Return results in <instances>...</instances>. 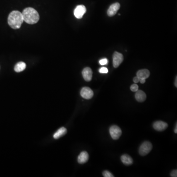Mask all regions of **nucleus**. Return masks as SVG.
Segmentation results:
<instances>
[{"instance_id": "1", "label": "nucleus", "mask_w": 177, "mask_h": 177, "mask_svg": "<svg viewBox=\"0 0 177 177\" xmlns=\"http://www.w3.org/2000/svg\"><path fill=\"white\" fill-rule=\"evenodd\" d=\"M23 17L22 13L17 10H14L8 15V25L13 29H18L21 27V25L23 22Z\"/></svg>"}, {"instance_id": "2", "label": "nucleus", "mask_w": 177, "mask_h": 177, "mask_svg": "<svg viewBox=\"0 0 177 177\" xmlns=\"http://www.w3.org/2000/svg\"><path fill=\"white\" fill-rule=\"evenodd\" d=\"M24 21L29 24H34L39 19V15L36 10L32 7H27L22 13Z\"/></svg>"}, {"instance_id": "3", "label": "nucleus", "mask_w": 177, "mask_h": 177, "mask_svg": "<svg viewBox=\"0 0 177 177\" xmlns=\"http://www.w3.org/2000/svg\"><path fill=\"white\" fill-rule=\"evenodd\" d=\"M152 144L149 141H145L140 146L139 152L142 156H145L149 153L152 149Z\"/></svg>"}, {"instance_id": "4", "label": "nucleus", "mask_w": 177, "mask_h": 177, "mask_svg": "<svg viewBox=\"0 0 177 177\" xmlns=\"http://www.w3.org/2000/svg\"><path fill=\"white\" fill-rule=\"evenodd\" d=\"M111 136L114 140H118L122 135V130L118 126L114 125L111 126L109 129Z\"/></svg>"}, {"instance_id": "5", "label": "nucleus", "mask_w": 177, "mask_h": 177, "mask_svg": "<svg viewBox=\"0 0 177 177\" xmlns=\"http://www.w3.org/2000/svg\"><path fill=\"white\" fill-rule=\"evenodd\" d=\"M123 60V54L118 52H114L113 56V64L114 68H117L119 67Z\"/></svg>"}, {"instance_id": "6", "label": "nucleus", "mask_w": 177, "mask_h": 177, "mask_svg": "<svg viewBox=\"0 0 177 177\" xmlns=\"http://www.w3.org/2000/svg\"><path fill=\"white\" fill-rule=\"evenodd\" d=\"M80 94L83 98L86 100H90L94 96V92L91 89L85 87L82 89Z\"/></svg>"}, {"instance_id": "7", "label": "nucleus", "mask_w": 177, "mask_h": 177, "mask_svg": "<svg viewBox=\"0 0 177 177\" xmlns=\"http://www.w3.org/2000/svg\"><path fill=\"white\" fill-rule=\"evenodd\" d=\"M86 12V7L84 5H79L75 8L74 14L76 18L81 19Z\"/></svg>"}, {"instance_id": "8", "label": "nucleus", "mask_w": 177, "mask_h": 177, "mask_svg": "<svg viewBox=\"0 0 177 177\" xmlns=\"http://www.w3.org/2000/svg\"><path fill=\"white\" fill-rule=\"evenodd\" d=\"M168 127L167 123L163 121H156L154 123L153 127L155 130L159 132H162L165 130Z\"/></svg>"}, {"instance_id": "9", "label": "nucleus", "mask_w": 177, "mask_h": 177, "mask_svg": "<svg viewBox=\"0 0 177 177\" xmlns=\"http://www.w3.org/2000/svg\"><path fill=\"white\" fill-rule=\"evenodd\" d=\"M120 8V4L118 3H114L110 6L107 10V14L110 17H112L116 14L118 10Z\"/></svg>"}, {"instance_id": "10", "label": "nucleus", "mask_w": 177, "mask_h": 177, "mask_svg": "<svg viewBox=\"0 0 177 177\" xmlns=\"http://www.w3.org/2000/svg\"><path fill=\"white\" fill-rule=\"evenodd\" d=\"M82 74L85 80L87 82L91 80L93 77V71H91V68L89 67L85 68L82 71Z\"/></svg>"}, {"instance_id": "11", "label": "nucleus", "mask_w": 177, "mask_h": 177, "mask_svg": "<svg viewBox=\"0 0 177 177\" xmlns=\"http://www.w3.org/2000/svg\"><path fill=\"white\" fill-rule=\"evenodd\" d=\"M135 97L137 101L139 103H142L145 101L147 96L144 91L141 90H138L137 91H136Z\"/></svg>"}, {"instance_id": "12", "label": "nucleus", "mask_w": 177, "mask_h": 177, "mask_svg": "<svg viewBox=\"0 0 177 177\" xmlns=\"http://www.w3.org/2000/svg\"><path fill=\"white\" fill-rule=\"evenodd\" d=\"M89 156L88 152L86 151H83L81 152L78 157V162L80 164H84L87 162Z\"/></svg>"}, {"instance_id": "13", "label": "nucleus", "mask_w": 177, "mask_h": 177, "mask_svg": "<svg viewBox=\"0 0 177 177\" xmlns=\"http://www.w3.org/2000/svg\"><path fill=\"white\" fill-rule=\"evenodd\" d=\"M136 75L137 77L139 78V79H146L149 77L150 72L148 69H141L137 71Z\"/></svg>"}, {"instance_id": "14", "label": "nucleus", "mask_w": 177, "mask_h": 177, "mask_svg": "<svg viewBox=\"0 0 177 177\" xmlns=\"http://www.w3.org/2000/svg\"><path fill=\"white\" fill-rule=\"evenodd\" d=\"M66 132H67V129H65V127H61L54 133L53 137L55 139H58L60 137H62V136L65 135Z\"/></svg>"}, {"instance_id": "15", "label": "nucleus", "mask_w": 177, "mask_h": 177, "mask_svg": "<svg viewBox=\"0 0 177 177\" xmlns=\"http://www.w3.org/2000/svg\"><path fill=\"white\" fill-rule=\"evenodd\" d=\"M120 159L122 162L126 165H130L133 163L132 158L128 155H123L120 158Z\"/></svg>"}, {"instance_id": "16", "label": "nucleus", "mask_w": 177, "mask_h": 177, "mask_svg": "<svg viewBox=\"0 0 177 177\" xmlns=\"http://www.w3.org/2000/svg\"><path fill=\"white\" fill-rule=\"evenodd\" d=\"M26 68V65L25 62H20L17 63L14 66V71L15 72H20L23 71Z\"/></svg>"}, {"instance_id": "17", "label": "nucleus", "mask_w": 177, "mask_h": 177, "mask_svg": "<svg viewBox=\"0 0 177 177\" xmlns=\"http://www.w3.org/2000/svg\"><path fill=\"white\" fill-rule=\"evenodd\" d=\"M139 87L136 84H134L130 86V90L133 92H136L138 90Z\"/></svg>"}, {"instance_id": "18", "label": "nucleus", "mask_w": 177, "mask_h": 177, "mask_svg": "<svg viewBox=\"0 0 177 177\" xmlns=\"http://www.w3.org/2000/svg\"><path fill=\"white\" fill-rule=\"evenodd\" d=\"M103 176L104 177H114L113 175L108 171H104L103 172Z\"/></svg>"}, {"instance_id": "19", "label": "nucleus", "mask_w": 177, "mask_h": 177, "mask_svg": "<svg viewBox=\"0 0 177 177\" xmlns=\"http://www.w3.org/2000/svg\"><path fill=\"white\" fill-rule=\"evenodd\" d=\"M99 72L100 74H107L108 72V70L107 68L103 67L99 69Z\"/></svg>"}, {"instance_id": "20", "label": "nucleus", "mask_w": 177, "mask_h": 177, "mask_svg": "<svg viewBox=\"0 0 177 177\" xmlns=\"http://www.w3.org/2000/svg\"><path fill=\"white\" fill-rule=\"evenodd\" d=\"M99 62H100V65H106L108 64V59L106 58L100 60Z\"/></svg>"}, {"instance_id": "21", "label": "nucleus", "mask_w": 177, "mask_h": 177, "mask_svg": "<svg viewBox=\"0 0 177 177\" xmlns=\"http://www.w3.org/2000/svg\"><path fill=\"white\" fill-rule=\"evenodd\" d=\"M171 175V177H177V170H174L171 172V173L170 174Z\"/></svg>"}, {"instance_id": "22", "label": "nucleus", "mask_w": 177, "mask_h": 177, "mask_svg": "<svg viewBox=\"0 0 177 177\" xmlns=\"http://www.w3.org/2000/svg\"><path fill=\"white\" fill-rule=\"evenodd\" d=\"M133 82H134V83H138L139 81H140V79H139V78L137 76L133 78Z\"/></svg>"}, {"instance_id": "23", "label": "nucleus", "mask_w": 177, "mask_h": 177, "mask_svg": "<svg viewBox=\"0 0 177 177\" xmlns=\"http://www.w3.org/2000/svg\"><path fill=\"white\" fill-rule=\"evenodd\" d=\"M139 82H140V83H141V84H144V83H145L146 79H140V81H139Z\"/></svg>"}, {"instance_id": "24", "label": "nucleus", "mask_w": 177, "mask_h": 177, "mask_svg": "<svg viewBox=\"0 0 177 177\" xmlns=\"http://www.w3.org/2000/svg\"><path fill=\"white\" fill-rule=\"evenodd\" d=\"M175 85L176 86V87H177V77H176V80H175Z\"/></svg>"}, {"instance_id": "25", "label": "nucleus", "mask_w": 177, "mask_h": 177, "mask_svg": "<svg viewBox=\"0 0 177 177\" xmlns=\"http://www.w3.org/2000/svg\"><path fill=\"white\" fill-rule=\"evenodd\" d=\"M174 132L175 133H177V125L176 124V127H175V129Z\"/></svg>"}]
</instances>
